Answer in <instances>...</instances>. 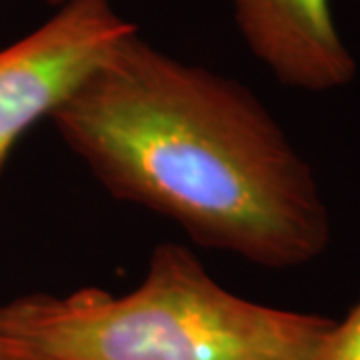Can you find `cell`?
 <instances>
[{
    "instance_id": "obj_7",
    "label": "cell",
    "mask_w": 360,
    "mask_h": 360,
    "mask_svg": "<svg viewBox=\"0 0 360 360\" xmlns=\"http://www.w3.org/2000/svg\"><path fill=\"white\" fill-rule=\"evenodd\" d=\"M46 2H49V4H52V6H56V8H58L60 4H65L66 0H46Z\"/></svg>"
},
{
    "instance_id": "obj_4",
    "label": "cell",
    "mask_w": 360,
    "mask_h": 360,
    "mask_svg": "<svg viewBox=\"0 0 360 360\" xmlns=\"http://www.w3.org/2000/svg\"><path fill=\"white\" fill-rule=\"evenodd\" d=\"M248 49L286 86L328 92L347 86L356 60L342 40L333 0H232Z\"/></svg>"
},
{
    "instance_id": "obj_6",
    "label": "cell",
    "mask_w": 360,
    "mask_h": 360,
    "mask_svg": "<svg viewBox=\"0 0 360 360\" xmlns=\"http://www.w3.org/2000/svg\"><path fill=\"white\" fill-rule=\"evenodd\" d=\"M0 360H51L0 335Z\"/></svg>"
},
{
    "instance_id": "obj_5",
    "label": "cell",
    "mask_w": 360,
    "mask_h": 360,
    "mask_svg": "<svg viewBox=\"0 0 360 360\" xmlns=\"http://www.w3.org/2000/svg\"><path fill=\"white\" fill-rule=\"evenodd\" d=\"M316 360H360V300L345 321H335Z\"/></svg>"
},
{
    "instance_id": "obj_3",
    "label": "cell",
    "mask_w": 360,
    "mask_h": 360,
    "mask_svg": "<svg viewBox=\"0 0 360 360\" xmlns=\"http://www.w3.org/2000/svg\"><path fill=\"white\" fill-rule=\"evenodd\" d=\"M112 0H66L51 18L0 49V176L14 146L132 37Z\"/></svg>"
},
{
    "instance_id": "obj_2",
    "label": "cell",
    "mask_w": 360,
    "mask_h": 360,
    "mask_svg": "<svg viewBox=\"0 0 360 360\" xmlns=\"http://www.w3.org/2000/svg\"><path fill=\"white\" fill-rule=\"evenodd\" d=\"M333 324L234 295L174 243L129 295L84 286L0 307V335L51 360H316Z\"/></svg>"
},
{
    "instance_id": "obj_1",
    "label": "cell",
    "mask_w": 360,
    "mask_h": 360,
    "mask_svg": "<svg viewBox=\"0 0 360 360\" xmlns=\"http://www.w3.org/2000/svg\"><path fill=\"white\" fill-rule=\"evenodd\" d=\"M51 120L112 198L172 220L196 245L269 270L304 266L330 245L316 174L257 94L139 32Z\"/></svg>"
}]
</instances>
